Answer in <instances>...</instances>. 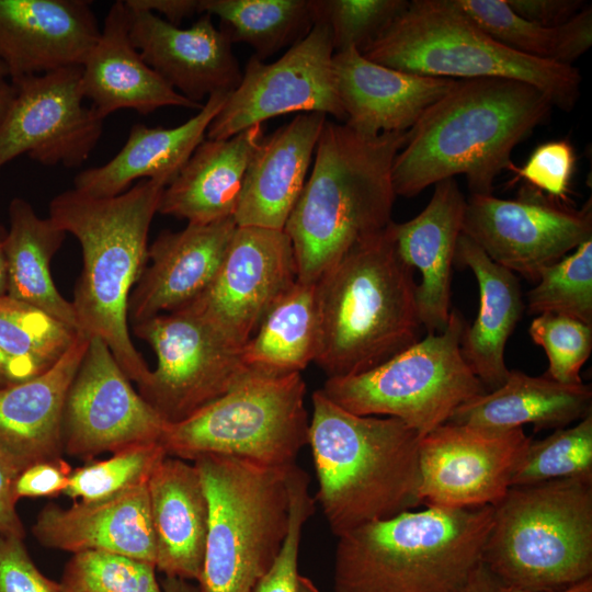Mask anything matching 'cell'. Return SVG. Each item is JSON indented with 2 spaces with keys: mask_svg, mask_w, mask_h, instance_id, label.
Masks as SVG:
<instances>
[{
  "mask_svg": "<svg viewBox=\"0 0 592 592\" xmlns=\"http://www.w3.org/2000/svg\"><path fill=\"white\" fill-rule=\"evenodd\" d=\"M538 88L513 79L457 80L410 129L391 179L396 195L413 197L429 185L466 177L471 194L491 195L496 178L512 171L511 155L549 116Z\"/></svg>",
  "mask_w": 592,
  "mask_h": 592,
  "instance_id": "obj_1",
  "label": "cell"
},
{
  "mask_svg": "<svg viewBox=\"0 0 592 592\" xmlns=\"http://www.w3.org/2000/svg\"><path fill=\"white\" fill-rule=\"evenodd\" d=\"M409 132L366 136L327 119L314 167L285 224L297 280L316 283L353 248L392 221L391 170Z\"/></svg>",
  "mask_w": 592,
  "mask_h": 592,
  "instance_id": "obj_2",
  "label": "cell"
},
{
  "mask_svg": "<svg viewBox=\"0 0 592 592\" xmlns=\"http://www.w3.org/2000/svg\"><path fill=\"white\" fill-rule=\"evenodd\" d=\"M164 187L140 180L113 197L70 189L49 203L48 217L81 247L82 271L71 301L79 331L102 339L137 385L150 368L130 339L127 306L148 263L149 229Z\"/></svg>",
  "mask_w": 592,
  "mask_h": 592,
  "instance_id": "obj_3",
  "label": "cell"
},
{
  "mask_svg": "<svg viewBox=\"0 0 592 592\" xmlns=\"http://www.w3.org/2000/svg\"><path fill=\"white\" fill-rule=\"evenodd\" d=\"M311 402L316 500L334 536L421 505L417 431L392 417L349 412L320 389Z\"/></svg>",
  "mask_w": 592,
  "mask_h": 592,
  "instance_id": "obj_4",
  "label": "cell"
},
{
  "mask_svg": "<svg viewBox=\"0 0 592 592\" xmlns=\"http://www.w3.org/2000/svg\"><path fill=\"white\" fill-rule=\"evenodd\" d=\"M394 221L316 282L319 348L328 378L369 371L420 340L417 283L399 255Z\"/></svg>",
  "mask_w": 592,
  "mask_h": 592,
  "instance_id": "obj_5",
  "label": "cell"
},
{
  "mask_svg": "<svg viewBox=\"0 0 592 592\" xmlns=\"http://www.w3.org/2000/svg\"><path fill=\"white\" fill-rule=\"evenodd\" d=\"M493 506H426L338 537L334 592H464L481 562Z\"/></svg>",
  "mask_w": 592,
  "mask_h": 592,
  "instance_id": "obj_6",
  "label": "cell"
},
{
  "mask_svg": "<svg viewBox=\"0 0 592 592\" xmlns=\"http://www.w3.org/2000/svg\"><path fill=\"white\" fill-rule=\"evenodd\" d=\"M481 561L505 588L555 591L592 578V478L510 487Z\"/></svg>",
  "mask_w": 592,
  "mask_h": 592,
  "instance_id": "obj_7",
  "label": "cell"
},
{
  "mask_svg": "<svg viewBox=\"0 0 592 592\" xmlns=\"http://www.w3.org/2000/svg\"><path fill=\"white\" fill-rule=\"evenodd\" d=\"M405 72L455 80L504 78L542 90L553 106L571 111L581 75L573 66L530 57L500 44L476 25L455 0H412L362 53Z\"/></svg>",
  "mask_w": 592,
  "mask_h": 592,
  "instance_id": "obj_8",
  "label": "cell"
},
{
  "mask_svg": "<svg viewBox=\"0 0 592 592\" xmlns=\"http://www.w3.org/2000/svg\"><path fill=\"white\" fill-rule=\"evenodd\" d=\"M192 463L209 508L198 591L254 592L287 536L294 464L269 466L225 455Z\"/></svg>",
  "mask_w": 592,
  "mask_h": 592,
  "instance_id": "obj_9",
  "label": "cell"
},
{
  "mask_svg": "<svg viewBox=\"0 0 592 592\" xmlns=\"http://www.w3.org/2000/svg\"><path fill=\"white\" fill-rule=\"evenodd\" d=\"M305 396L300 373L250 369L221 397L183 421L168 423L160 444L168 456L187 462L225 455L269 466L292 465L308 445Z\"/></svg>",
  "mask_w": 592,
  "mask_h": 592,
  "instance_id": "obj_10",
  "label": "cell"
},
{
  "mask_svg": "<svg viewBox=\"0 0 592 592\" xmlns=\"http://www.w3.org/2000/svg\"><path fill=\"white\" fill-rule=\"evenodd\" d=\"M465 326L454 309L442 332L428 333L369 371L328 378L320 390L349 412L399 419L422 437L487 391L462 355Z\"/></svg>",
  "mask_w": 592,
  "mask_h": 592,
  "instance_id": "obj_11",
  "label": "cell"
},
{
  "mask_svg": "<svg viewBox=\"0 0 592 592\" xmlns=\"http://www.w3.org/2000/svg\"><path fill=\"white\" fill-rule=\"evenodd\" d=\"M133 330L157 355V367L137 385L138 392L168 423L191 417L250 371L241 350L184 309L155 316Z\"/></svg>",
  "mask_w": 592,
  "mask_h": 592,
  "instance_id": "obj_12",
  "label": "cell"
},
{
  "mask_svg": "<svg viewBox=\"0 0 592 592\" xmlns=\"http://www.w3.org/2000/svg\"><path fill=\"white\" fill-rule=\"evenodd\" d=\"M329 27L315 23L310 32L277 60H248L239 86L209 124L207 139H226L275 116L319 112L345 122L333 68Z\"/></svg>",
  "mask_w": 592,
  "mask_h": 592,
  "instance_id": "obj_13",
  "label": "cell"
},
{
  "mask_svg": "<svg viewBox=\"0 0 592 592\" xmlns=\"http://www.w3.org/2000/svg\"><path fill=\"white\" fill-rule=\"evenodd\" d=\"M463 234L497 264L537 281L543 269L592 239L591 200L576 209L532 186L514 200L471 194Z\"/></svg>",
  "mask_w": 592,
  "mask_h": 592,
  "instance_id": "obj_14",
  "label": "cell"
},
{
  "mask_svg": "<svg viewBox=\"0 0 592 592\" xmlns=\"http://www.w3.org/2000/svg\"><path fill=\"white\" fill-rule=\"evenodd\" d=\"M296 281L294 250L284 230L237 226L212 284L181 309L241 350Z\"/></svg>",
  "mask_w": 592,
  "mask_h": 592,
  "instance_id": "obj_15",
  "label": "cell"
},
{
  "mask_svg": "<svg viewBox=\"0 0 592 592\" xmlns=\"http://www.w3.org/2000/svg\"><path fill=\"white\" fill-rule=\"evenodd\" d=\"M107 344L89 343L66 398L64 453L93 460L102 453L160 443L168 424L132 386Z\"/></svg>",
  "mask_w": 592,
  "mask_h": 592,
  "instance_id": "obj_16",
  "label": "cell"
},
{
  "mask_svg": "<svg viewBox=\"0 0 592 592\" xmlns=\"http://www.w3.org/2000/svg\"><path fill=\"white\" fill-rule=\"evenodd\" d=\"M81 66L27 76L0 124V169L27 155L44 166L80 167L103 132V118L83 103Z\"/></svg>",
  "mask_w": 592,
  "mask_h": 592,
  "instance_id": "obj_17",
  "label": "cell"
},
{
  "mask_svg": "<svg viewBox=\"0 0 592 592\" xmlns=\"http://www.w3.org/2000/svg\"><path fill=\"white\" fill-rule=\"evenodd\" d=\"M531 437L522 428L488 430L446 422L419 444V499L425 506L496 505L511 487Z\"/></svg>",
  "mask_w": 592,
  "mask_h": 592,
  "instance_id": "obj_18",
  "label": "cell"
},
{
  "mask_svg": "<svg viewBox=\"0 0 592 592\" xmlns=\"http://www.w3.org/2000/svg\"><path fill=\"white\" fill-rule=\"evenodd\" d=\"M125 5L133 45L181 95L204 104V99L230 93L239 86L242 71L232 43L215 26L212 15L202 13L191 27L181 29L157 14Z\"/></svg>",
  "mask_w": 592,
  "mask_h": 592,
  "instance_id": "obj_19",
  "label": "cell"
},
{
  "mask_svg": "<svg viewBox=\"0 0 592 592\" xmlns=\"http://www.w3.org/2000/svg\"><path fill=\"white\" fill-rule=\"evenodd\" d=\"M84 0H0V62L11 81L81 66L101 29Z\"/></svg>",
  "mask_w": 592,
  "mask_h": 592,
  "instance_id": "obj_20",
  "label": "cell"
},
{
  "mask_svg": "<svg viewBox=\"0 0 592 592\" xmlns=\"http://www.w3.org/2000/svg\"><path fill=\"white\" fill-rule=\"evenodd\" d=\"M234 218L163 230L148 248V262L127 306L132 325L179 310L202 295L215 278L231 237Z\"/></svg>",
  "mask_w": 592,
  "mask_h": 592,
  "instance_id": "obj_21",
  "label": "cell"
},
{
  "mask_svg": "<svg viewBox=\"0 0 592 592\" xmlns=\"http://www.w3.org/2000/svg\"><path fill=\"white\" fill-rule=\"evenodd\" d=\"M333 68L344 124L366 136L410 130L457 81L392 69L354 47L334 53Z\"/></svg>",
  "mask_w": 592,
  "mask_h": 592,
  "instance_id": "obj_22",
  "label": "cell"
},
{
  "mask_svg": "<svg viewBox=\"0 0 592 592\" xmlns=\"http://www.w3.org/2000/svg\"><path fill=\"white\" fill-rule=\"evenodd\" d=\"M328 116L298 113L260 140L247 168L234 215L237 226L284 230Z\"/></svg>",
  "mask_w": 592,
  "mask_h": 592,
  "instance_id": "obj_23",
  "label": "cell"
},
{
  "mask_svg": "<svg viewBox=\"0 0 592 592\" xmlns=\"http://www.w3.org/2000/svg\"><path fill=\"white\" fill-rule=\"evenodd\" d=\"M32 533L47 548L114 553L156 567L147 483L102 501H76L68 508L48 503Z\"/></svg>",
  "mask_w": 592,
  "mask_h": 592,
  "instance_id": "obj_24",
  "label": "cell"
},
{
  "mask_svg": "<svg viewBox=\"0 0 592 592\" xmlns=\"http://www.w3.org/2000/svg\"><path fill=\"white\" fill-rule=\"evenodd\" d=\"M88 343L89 337L79 331L53 366L0 388V448L20 471L61 457L66 398Z\"/></svg>",
  "mask_w": 592,
  "mask_h": 592,
  "instance_id": "obj_25",
  "label": "cell"
},
{
  "mask_svg": "<svg viewBox=\"0 0 592 592\" xmlns=\"http://www.w3.org/2000/svg\"><path fill=\"white\" fill-rule=\"evenodd\" d=\"M80 87L103 119L119 110L149 114L164 106H203L172 89L145 62L132 43L128 11L122 0L110 7L99 38L81 65Z\"/></svg>",
  "mask_w": 592,
  "mask_h": 592,
  "instance_id": "obj_26",
  "label": "cell"
},
{
  "mask_svg": "<svg viewBox=\"0 0 592 592\" xmlns=\"http://www.w3.org/2000/svg\"><path fill=\"white\" fill-rule=\"evenodd\" d=\"M465 207L466 198L455 178H451L434 184L431 201L418 216L392 225L399 255L421 273L417 306L428 333L442 332L448 322L452 266Z\"/></svg>",
  "mask_w": 592,
  "mask_h": 592,
  "instance_id": "obj_27",
  "label": "cell"
},
{
  "mask_svg": "<svg viewBox=\"0 0 592 592\" xmlns=\"http://www.w3.org/2000/svg\"><path fill=\"white\" fill-rule=\"evenodd\" d=\"M156 569L166 577L198 580L208 531L209 508L193 463L167 456L148 482Z\"/></svg>",
  "mask_w": 592,
  "mask_h": 592,
  "instance_id": "obj_28",
  "label": "cell"
},
{
  "mask_svg": "<svg viewBox=\"0 0 592 592\" xmlns=\"http://www.w3.org/2000/svg\"><path fill=\"white\" fill-rule=\"evenodd\" d=\"M227 95H210L197 114L175 127L133 125L122 149L103 166L79 172L73 189L93 197H113L134 181L152 180L168 186L205 139Z\"/></svg>",
  "mask_w": 592,
  "mask_h": 592,
  "instance_id": "obj_29",
  "label": "cell"
},
{
  "mask_svg": "<svg viewBox=\"0 0 592 592\" xmlns=\"http://www.w3.org/2000/svg\"><path fill=\"white\" fill-rule=\"evenodd\" d=\"M263 136L258 124L226 139H204L164 187L158 213L200 225L234 218L247 168Z\"/></svg>",
  "mask_w": 592,
  "mask_h": 592,
  "instance_id": "obj_30",
  "label": "cell"
},
{
  "mask_svg": "<svg viewBox=\"0 0 592 592\" xmlns=\"http://www.w3.org/2000/svg\"><path fill=\"white\" fill-rule=\"evenodd\" d=\"M455 261L469 267L479 287V308L460 340L464 360L487 391L502 386L509 375L505 344L520 321L524 303L516 275L493 262L469 237L458 238Z\"/></svg>",
  "mask_w": 592,
  "mask_h": 592,
  "instance_id": "obj_31",
  "label": "cell"
},
{
  "mask_svg": "<svg viewBox=\"0 0 592 592\" xmlns=\"http://www.w3.org/2000/svg\"><path fill=\"white\" fill-rule=\"evenodd\" d=\"M591 385H567L545 375L510 371L502 386L459 406L447 422L488 430L531 423L534 431L562 429L592 413Z\"/></svg>",
  "mask_w": 592,
  "mask_h": 592,
  "instance_id": "obj_32",
  "label": "cell"
},
{
  "mask_svg": "<svg viewBox=\"0 0 592 592\" xmlns=\"http://www.w3.org/2000/svg\"><path fill=\"white\" fill-rule=\"evenodd\" d=\"M66 235L52 218L38 217L27 201L14 197L10 202L4 240L7 295L79 331L71 301L58 292L50 273L52 259Z\"/></svg>",
  "mask_w": 592,
  "mask_h": 592,
  "instance_id": "obj_33",
  "label": "cell"
},
{
  "mask_svg": "<svg viewBox=\"0 0 592 592\" xmlns=\"http://www.w3.org/2000/svg\"><path fill=\"white\" fill-rule=\"evenodd\" d=\"M319 348L316 283L296 281L267 311L241 349L252 371L267 375L300 373Z\"/></svg>",
  "mask_w": 592,
  "mask_h": 592,
  "instance_id": "obj_34",
  "label": "cell"
},
{
  "mask_svg": "<svg viewBox=\"0 0 592 592\" xmlns=\"http://www.w3.org/2000/svg\"><path fill=\"white\" fill-rule=\"evenodd\" d=\"M485 33L523 55L572 66L592 45V8L555 27L542 26L516 14L506 0H455Z\"/></svg>",
  "mask_w": 592,
  "mask_h": 592,
  "instance_id": "obj_35",
  "label": "cell"
},
{
  "mask_svg": "<svg viewBox=\"0 0 592 592\" xmlns=\"http://www.w3.org/2000/svg\"><path fill=\"white\" fill-rule=\"evenodd\" d=\"M200 13L217 16L234 43H246L261 60L289 48L314 27L311 0H200Z\"/></svg>",
  "mask_w": 592,
  "mask_h": 592,
  "instance_id": "obj_36",
  "label": "cell"
},
{
  "mask_svg": "<svg viewBox=\"0 0 592 592\" xmlns=\"http://www.w3.org/2000/svg\"><path fill=\"white\" fill-rule=\"evenodd\" d=\"M78 332L31 305L0 297V351L42 372L62 356Z\"/></svg>",
  "mask_w": 592,
  "mask_h": 592,
  "instance_id": "obj_37",
  "label": "cell"
},
{
  "mask_svg": "<svg viewBox=\"0 0 592 592\" xmlns=\"http://www.w3.org/2000/svg\"><path fill=\"white\" fill-rule=\"evenodd\" d=\"M566 478H592V413L544 440H531L511 487Z\"/></svg>",
  "mask_w": 592,
  "mask_h": 592,
  "instance_id": "obj_38",
  "label": "cell"
},
{
  "mask_svg": "<svg viewBox=\"0 0 592 592\" xmlns=\"http://www.w3.org/2000/svg\"><path fill=\"white\" fill-rule=\"evenodd\" d=\"M530 315H566L592 325V239L543 269L527 293Z\"/></svg>",
  "mask_w": 592,
  "mask_h": 592,
  "instance_id": "obj_39",
  "label": "cell"
},
{
  "mask_svg": "<svg viewBox=\"0 0 592 592\" xmlns=\"http://www.w3.org/2000/svg\"><path fill=\"white\" fill-rule=\"evenodd\" d=\"M160 443L129 447L102 460H90L76 468L64 494L75 502H96L147 483L156 467L167 457Z\"/></svg>",
  "mask_w": 592,
  "mask_h": 592,
  "instance_id": "obj_40",
  "label": "cell"
},
{
  "mask_svg": "<svg viewBox=\"0 0 592 592\" xmlns=\"http://www.w3.org/2000/svg\"><path fill=\"white\" fill-rule=\"evenodd\" d=\"M156 570L127 556L87 550L72 554L59 583L62 592H163Z\"/></svg>",
  "mask_w": 592,
  "mask_h": 592,
  "instance_id": "obj_41",
  "label": "cell"
},
{
  "mask_svg": "<svg viewBox=\"0 0 592 592\" xmlns=\"http://www.w3.org/2000/svg\"><path fill=\"white\" fill-rule=\"evenodd\" d=\"M315 23L330 31L334 53L354 47L361 54L407 8V0H311Z\"/></svg>",
  "mask_w": 592,
  "mask_h": 592,
  "instance_id": "obj_42",
  "label": "cell"
},
{
  "mask_svg": "<svg viewBox=\"0 0 592 592\" xmlns=\"http://www.w3.org/2000/svg\"><path fill=\"white\" fill-rule=\"evenodd\" d=\"M528 333L548 357L545 376L567 385L581 384L580 369L592 351V325L558 314L537 315Z\"/></svg>",
  "mask_w": 592,
  "mask_h": 592,
  "instance_id": "obj_43",
  "label": "cell"
},
{
  "mask_svg": "<svg viewBox=\"0 0 592 592\" xmlns=\"http://www.w3.org/2000/svg\"><path fill=\"white\" fill-rule=\"evenodd\" d=\"M310 478L296 464L289 473L291 511L289 526L283 547L254 592H297L298 556L303 528L315 511V501L309 493Z\"/></svg>",
  "mask_w": 592,
  "mask_h": 592,
  "instance_id": "obj_44",
  "label": "cell"
},
{
  "mask_svg": "<svg viewBox=\"0 0 592 592\" xmlns=\"http://www.w3.org/2000/svg\"><path fill=\"white\" fill-rule=\"evenodd\" d=\"M574 164L572 145L567 140H553L537 146L525 164L522 168L514 166L512 172L560 202L567 200Z\"/></svg>",
  "mask_w": 592,
  "mask_h": 592,
  "instance_id": "obj_45",
  "label": "cell"
},
{
  "mask_svg": "<svg viewBox=\"0 0 592 592\" xmlns=\"http://www.w3.org/2000/svg\"><path fill=\"white\" fill-rule=\"evenodd\" d=\"M0 592H62L30 557L23 538L0 535Z\"/></svg>",
  "mask_w": 592,
  "mask_h": 592,
  "instance_id": "obj_46",
  "label": "cell"
},
{
  "mask_svg": "<svg viewBox=\"0 0 592 592\" xmlns=\"http://www.w3.org/2000/svg\"><path fill=\"white\" fill-rule=\"evenodd\" d=\"M72 469L62 458L39 462L23 468L13 482L15 502L23 498L56 497L66 490Z\"/></svg>",
  "mask_w": 592,
  "mask_h": 592,
  "instance_id": "obj_47",
  "label": "cell"
},
{
  "mask_svg": "<svg viewBox=\"0 0 592 592\" xmlns=\"http://www.w3.org/2000/svg\"><path fill=\"white\" fill-rule=\"evenodd\" d=\"M506 2L523 19L546 27L565 24L584 8L581 0H506Z\"/></svg>",
  "mask_w": 592,
  "mask_h": 592,
  "instance_id": "obj_48",
  "label": "cell"
},
{
  "mask_svg": "<svg viewBox=\"0 0 592 592\" xmlns=\"http://www.w3.org/2000/svg\"><path fill=\"white\" fill-rule=\"evenodd\" d=\"M20 470L0 448V535L24 538L25 531L16 512L13 482Z\"/></svg>",
  "mask_w": 592,
  "mask_h": 592,
  "instance_id": "obj_49",
  "label": "cell"
},
{
  "mask_svg": "<svg viewBox=\"0 0 592 592\" xmlns=\"http://www.w3.org/2000/svg\"><path fill=\"white\" fill-rule=\"evenodd\" d=\"M125 3L134 9L159 13L175 26L182 20L200 13V0H125Z\"/></svg>",
  "mask_w": 592,
  "mask_h": 592,
  "instance_id": "obj_50",
  "label": "cell"
},
{
  "mask_svg": "<svg viewBox=\"0 0 592 592\" xmlns=\"http://www.w3.org/2000/svg\"><path fill=\"white\" fill-rule=\"evenodd\" d=\"M42 373L30 362L11 357L0 351V388L26 380Z\"/></svg>",
  "mask_w": 592,
  "mask_h": 592,
  "instance_id": "obj_51",
  "label": "cell"
},
{
  "mask_svg": "<svg viewBox=\"0 0 592 592\" xmlns=\"http://www.w3.org/2000/svg\"><path fill=\"white\" fill-rule=\"evenodd\" d=\"M504 588L481 561L473 572L464 592H504Z\"/></svg>",
  "mask_w": 592,
  "mask_h": 592,
  "instance_id": "obj_52",
  "label": "cell"
},
{
  "mask_svg": "<svg viewBox=\"0 0 592 592\" xmlns=\"http://www.w3.org/2000/svg\"><path fill=\"white\" fill-rule=\"evenodd\" d=\"M15 95V87L5 79H0V124L7 114Z\"/></svg>",
  "mask_w": 592,
  "mask_h": 592,
  "instance_id": "obj_53",
  "label": "cell"
},
{
  "mask_svg": "<svg viewBox=\"0 0 592 592\" xmlns=\"http://www.w3.org/2000/svg\"><path fill=\"white\" fill-rule=\"evenodd\" d=\"M7 229L0 225V297L8 294V272L4 253Z\"/></svg>",
  "mask_w": 592,
  "mask_h": 592,
  "instance_id": "obj_54",
  "label": "cell"
},
{
  "mask_svg": "<svg viewBox=\"0 0 592 592\" xmlns=\"http://www.w3.org/2000/svg\"><path fill=\"white\" fill-rule=\"evenodd\" d=\"M161 587L163 592H200L190 581L173 577H166Z\"/></svg>",
  "mask_w": 592,
  "mask_h": 592,
  "instance_id": "obj_55",
  "label": "cell"
},
{
  "mask_svg": "<svg viewBox=\"0 0 592 592\" xmlns=\"http://www.w3.org/2000/svg\"><path fill=\"white\" fill-rule=\"evenodd\" d=\"M504 592H592V578H588L566 589L555 591H527L514 588H504Z\"/></svg>",
  "mask_w": 592,
  "mask_h": 592,
  "instance_id": "obj_56",
  "label": "cell"
},
{
  "mask_svg": "<svg viewBox=\"0 0 592 592\" xmlns=\"http://www.w3.org/2000/svg\"><path fill=\"white\" fill-rule=\"evenodd\" d=\"M297 592H320V591L309 578L299 574Z\"/></svg>",
  "mask_w": 592,
  "mask_h": 592,
  "instance_id": "obj_57",
  "label": "cell"
},
{
  "mask_svg": "<svg viewBox=\"0 0 592 592\" xmlns=\"http://www.w3.org/2000/svg\"><path fill=\"white\" fill-rule=\"evenodd\" d=\"M7 77H8V72L4 66L0 62V79H5Z\"/></svg>",
  "mask_w": 592,
  "mask_h": 592,
  "instance_id": "obj_58",
  "label": "cell"
}]
</instances>
